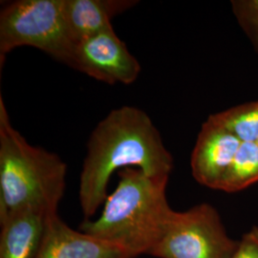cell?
I'll return each mask as SVG.
<instances>
[{"instance_id": "8", "label": "cell", "mask_w": 258, "mask_h": 258, "mask_svg": "<svg viewBox=\"0 0 258 258\" xmlns=\"http://www.w3.org/2000/svg\"><path fill=\"white\" fill-rule=\"evenodd\" d=\"M36 258H131L119 247L67 225L58 214L48 218Z\"/></svg>"}, {"instance_id": "13", "label": "cell", "mask_w": 258, "mask_h": 258, "mask_svg": "<svg viewBox=\"0 0 258 258\" xmlns=\"http://www.w3.org/2000/svg\"><path fill=\"white\" fill-rule=\"evenodd\" d=\"M231 3L234 18L258 55V0H232Z\"/></svg>"}, {"instance_id": "1", "label": "cell", "mask_w": 258, "mask_h": 258, "mask_svg": "<svg viewBox=\"0 0 258 258\" xmlns=\"http://www.w3.org/2000/svg\"><path fill=\"white\" fill-rule=\"evenodd\" d=\"M173 166V157L145 111L130 105L113 109L88 139L79 185L84 219H91L105 202L116 171L131 167L169 178Z\"/></svg>"}, {"instance_id": "7", "label": "cell", "mask_w": 258, "mask_h": 258, "mask_svg": "<svg viewBox=\"0 0 258 258\" xmlns=\"http://www.w3.org/2000/svg\"><path fill=\"white\" fill-rule=\"evenodd\" d=\"M242 143L230 130L209 117L191 153L190 167L194 179L209 188L219 190Z\"/></svg>"}, {"instance_id": "6", "label": "cell", "mask_w": 258, "mask_h": 258, "mask_svg": "<svg viewBox=\"0 0 258 258\" xmlns=\"http://www.w3.org/2000/svg\"><path fill=\"white\" fill-rule=\"evenodd\" d=\"M70 67L102 83L125 85L135 83L142 69L113 26L76 42Z\"/></svg>"}, {"instance_id": "14", "label": "cell", "mask_w": 258, "mask_h": 258, "mask_svg": "<svg viewBox=\"0 0 258 258\" xmlns=\"http://www.w3.org/2000/svg\"><path fill=\"white\" fill-rule=\"evenodd\" d=\"M231 258H258V227L243 235Z\"/></svg>"}, {"instance_id": "10", "label": "cell", "mask_w": 258, "mask_h": 258, "mask_svg": "<svg viewBox=\"0 0 258 258\" xmlns=\"http://www.w3.org/2000/svg\"><path fill=\"white\" fill-rule=\"evenodd\" d=\"M136 0H63L66 24L75 43L112 26V20L138 4Z\"/></svg>"}, {"instance_id": "4", "label": "cell", "mask_w": 258, "mask_h": 258, "mask_svg": "<svg viewBox=\"0 0 258 258\" xmlns=\"http://www.w3.org/2000/svg\"><path fill=\"white\" fill-rule=\"evenodd\" d=\"M33 47L70 66L75 42L65 20L63 0H17L0 13V64L19 47Z\"/></svg>"}, {"instance_id": "9", "label": "cell", "mask_w": 258, "mask_h": 258, "mask_svg": "<svg viewBox=\"0 0 258 258\" xmlns=\"http://www.w3.org/2000/svg\"><path fill=\"white\" fill-rule=\"evenodd\" d=\"M50 216L22 210L0 219V258H36Z\"/></svg>"}, {"instance_id": "12", "label": "cell", "mask_w": 258, "mask_h": 258, "mask_svg": "<svg viewBox=\"0 0 258 258\" xmlns=\"http://www.w3.org/2000/svg\"><path fill=\"white\" fill-rule=\"evenodd\" d=\"M246 143L258 140V100L233 106L210 116Z\"/></svg>"}, {"instance_id": "2", "label": "cell", "mask_w": 258, "mask_h": 258, "mask_svg": "<svg viewBox=\"0 0 258 258\" xmlns=\"http://www.w3.org/2000/svg\"><path fill=\"white\" fill-rule=\"evenodd\" d=\"M118 176V184L108 194L101 215L84 219L79 230L119 247L131 258L150 255L173 211L166 198L169 178L131 167Z\"/></svg>"}, {"instance_id": "11", "label": "cell", "mask_w": 258, "mask_h": 258, "mask_svg": "<svg viewBox=\"0 0 258 258\" xmlns=\"http://www.w3.org/2000/svg\"><path fill=\"white\" fill-rule=\"evenodd\" d=\"M257 182V145L243 142L219 190L237 192Z\"/></svg>"}, {"instance_id": "3", "label": "cell", "mask_w": 258, "mask_h": 258, "mask_svg": "<svg viewBox=\"0 0 258 258\" xmlns=\"http://www.w3.org/2000/svg\"><path fill=\"white\" fill-rule=\"evenodd\" d=\"M66 175L60 157L32 146L13 126L0 97V219L22 210L57 214Z\"/></svg>"}, {"instance_id": "15", "label": "cell", "mask_w": 258, "mask_h": 258, "mask_svg": "<svg viewBox=\"0 0 258 258\" xmlns=\"http://www.w3.org/2000/svg\"><path fill=\"white\" fill-rule=\"evenodd\" d=\"M255 144H256V145H257V147H258V140H257V142H256V143H255Z\"/></svg>"}, {"instance_id": "5", "label": "cell", "mask_w": 258, "mask_h": 258, "mask_svg": "<svg viewBox=\"0 0 258 258\" xmlns=\"http://www.w3.org/2000/svg\"><path fill=\"white\" fill-rule=\"evenodd\" d=\"M239 241L231 239L217 210L208 203L172 211L150 255L157 258H231Z\"/></svg>"}]
</instances>
